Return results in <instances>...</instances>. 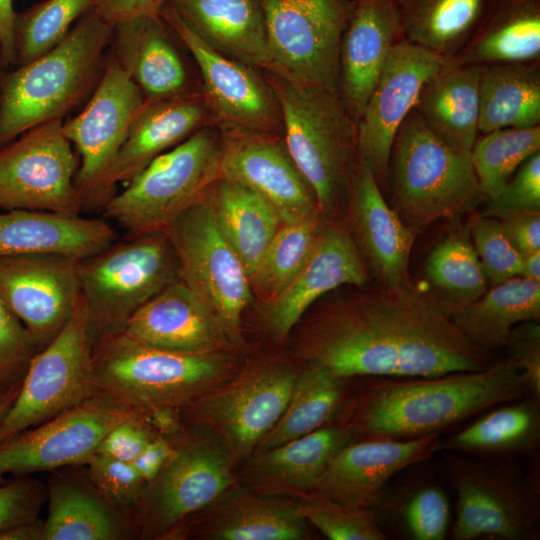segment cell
Here are the masks:
<instances>
[{"instance_id":"6da1fadb","label":"cell","mask_w":540,"mask_h":540,"mask_svg":"<svg viewBox=\"0 0 540 540\" xmlns=\"http://www.w3.org/2000/svg\"><path fill=\"white\" fill-rule=\"evenodd\" d=\"M295 351L302 363L344 379L478 371L496 359L459 331L434 294L413 283L329 302L300 328Z\"/></svg>"},{"instance_id":"7a4b0ae2","label":"cell","mask_w":540,"mask_h":540,"mask_svg":"<svg viewBox=\"0 0 540 540\" xmlns=\"http://www.w3.org/2000/svg\"><path fill=\"white\" fill-rule=\"evenodd\" d=\"M369 378L374 379L347 408L341 423L362 438L410 439L441 432L530 395L521 371L508 357L495 359L478 371Z\"/></svg>"},{"instance_id":"3957f363","label":"cell","mask_w":540,"mask_h":540,"mask_svg":"<svg viewBox=\"0 0 540 540\" xmlns=\"http://www.w3.org/2000/svg\"><path fill=\"white\" fill-rule=\"evenodd\" d=\"M113 27L90 9L52 49L0 81V148L64 115L97 84Z\"/></svg>"},{"instance_id":"277c9868","label":"cell","mask_w":540,"mask_h":540,"mask_svg":"<svg viewBox=\"0 0 540 540\" xmlns=\"http://www.w3.org/2000/svg\"><path fill=\"white\" fill-rule=\"evenodd\" d=\"M280 105L283 137L325 220L346 209L357 157V123L340 95L265 71Z\"/></svg>"},{"instance_id":"5b68a950","label":"cell","mask_w":540,"mask_h":540,"mask_svg":"<svg viewBox=\"0 0 540 540\" xmlns=\"http://www.w3.org/2000/svg\"><path fill=\"white\" fill-rule=\"evenodd\" d=\"M92 369L98 389L149 413L181 409L230 378L240 367L233 352L171 351L122 332L92 346Z\"/></svg>"},{"instance_id":"8992f818","label":"cell","mask_w":540,"mask_h":540,"mask_svg":"<svg viewBox=\"0 0 540 540\" xmlns=\"http://www.w3.org/2000/svg\"><path fill=\"white\" fill-rule=\"evenodd\" d=\"M388 188L394 210L416 231L486 201L470 151L454 149L434 136L415 108L394 138Z\"/></svg>"},{"instance_id":"52a82bcc","label":"cell","mask_w":540,"mask_h":540,"mask_svg":"<svg viewBox=\"0 0 540 540\" xmlns=\"http://www.w3.org/2000/svg\"><path fill=\"white\" fill-rule=\"evenodd\" d=\"M79 280L91 347L124 332L132 315L167 285L181 280L166 232L125 236L80 259Z\"/></svg>"},{"instance_id":"ba28073f","label":"cell","mask_w":540,"mask_h":540,"mask_svg":"<svg viewBox=\"0 0 540 540\" xmlns=\"http://www.w3.org/2000/svg\"><path fill=\"white\" fill-rule=\"evenodd\" d=\"M221 138L216 126L204 127L154 158L101 209L125 236L165 232L197 203L220 177Z\"/></svg>"},{"instance_id":"9c48e42d","label":"cell","mask_w":540,"mask_h":540,"mask_svg":"<svg viewBox=\"0 0 540 540\" xmlns=\"http://www.w3.org/2000/svg\"><path fill=\"white\" fill-rule=\"evenodd\" d=\"M299 370L283 358L255 361L179 409L181 425L212 434L236 467L279 420Z\"/></svg>"},{"instance_id":"30bf717a","label":"cell","mask_w":540,"mask_h":540,"mask_svg":"<svg viewBox=\"0 0 540 540\" xmlns=\"http://www.w3.org/2000/svg\"><path fill=\"white\" fill-rule=\"evenodd\" d=\"M171 439L172 455L145 484L131 512L137 537L141 539H166L184 519L237 483L235 467L212 434L183 427Z\"/></svg>"},{"instance_id":"8fae6325","label":"cell","mask_w":540,"mask_h":540,"mask_svg":"<svg viewBox=\"0 0 540 540\" xmlns=\"http://www.w3.org/2000/svg\"><path fill=\"white\" fill-rule=\"evenodd\" d=\"M443 464L456 493L454 540H525L540 519L539 487L510 464L446 451Z\"/></svg>"},{"instance_id":"7c38bea8","label":"cell","mask_w":540,"mask_h":540,"mask_svg":"<svg viewBox=\"0 0 540 540\" xmlns=\"http://www.w3.org/2000/svg\"><path fill=\"white\" fill-rule=\"evenodd\" d=\"M274 72L340 95L339 51L354 0H259Z\"/></svg>"},{"instance_id":"4fadbf2b","label":"cell","mask_w":540,"mask_h":540,"mask_svg":"<svg viewBox=\"0 0 540 540\" xmlns=\"http://www.w3.org/2000/svg\"><path fill=\"white\" fill-rule=\"evenodd\" d=\"M180 265L181 281L213 314L238 352L245 345L244 310L253 299L250 277L198 201L165 231Z\"/></svg>"},{"instance_id":"5bb4252c","label":"cell","mask_w":540,"mask_h":540,"mask_svg":"<svg viewBox=\"0 0 540 540\" xmlns=\"http://www.w3.org/2000/svg\"><path fill=\"white\" fill-rule=\"evenodd\" d=\"M82 296L62 331L30 362L0 424V443L78 405L98 391Z\"/></svg>"},{"instance_id":"9a60e30c","label":"cell","mask_w":540,"mask_h":540,"mask_svg":"<svg viewBox=\"0 0 540 540\" xmlns=\"http://www.w3.org/2000/svg\"><path fill=\"white\" fill-rule=\"evenodd\" d=\"M144 413L99 389L78 405L0 443V483L85 464L103 438L126 419Z\"/></svg>"},{"instance_id":"2e32d148","label":"cell","mask_w":540,"mask_h":540,"mask_svg":"<svg viewBox=\"0 0 540 540\" xmlns=\"http://www.w3.org/2000/svg\"><path fill=\"white\" fill-rule=\"evenodd\" d=\"M77 169L63 118L30 128L0 148V208L80 215Z\"/></svg>"},{"instance_id":"e0dca14e","label":"cell","mask_w":540,"mask_h":540,"mask_svg":"<svg viewBox=\"0 0 540 540\" xmlns=\"http://www.w3.org/2000/svg\"><path fill=\"white\" fill-rule=\"evenodd\" d=\"M160 16L184 44L201 75V94L214 125L282 135L279 101L256 68L212 48L194 33L168 2Z\"/></svg>"},{"instance_id":"ac0fdd59","label":"cell","mask_w":540,"mask_h":540,"mask_svg":"<svg viewBox=\"0 0 540 540\" xmlns=\"http://www.w3.org/2000/svg\"><path fill=\"white\" fill-rule=\"evenodd\" d=\"M145 104L139 87L113 57L85 108L63 123L65 136L81 156L75 185L83 211H94L99 184Z\"/></svg>"},{"instance_id":"d6986e66","label":"cell","mask_w":540,"mask_h":540,"mask_svg":"<svg viewBox=\"0 0 540 540\" xmlns=\"http://www.w3.org/2000/svg\"><path fill=\"white\" fill-rule=\"evenodd\" d=\"M445 60L404 39L391 49L357 121V154L371 169L380 189H388L389 160L394 138L415 108L425 83Z\"/></svg>"},{"instance_id":"ffe728a7","label":"cell","mask_w":540,"mask_h":540,"mask_svg":"<svg viewBox=\"0 0 540 540\" xmlns=\"http://www.w3.org/2000/svg\"><path fill=\"white\" fill-rule=\"evenodd\" d=\"M80 259L56 252L0 258V297L38 351L65 327L81 297Z\"/></svg>"},{"instance_id":"44dd1931","label":"cell","mask_w":540,"mask_h":540,"mask_svg":"<svg viewBox=\"0 0 540 540\" xmlns=\"http://www.w3.org/2000/svg\"><path fill=\"white\" fill-rule=\"evenodd\" d=\"M217 128L221 138L220 177L256 192L277 211L283 224L320 211L282 135L231 126Z\"/></svg>"},{"instance_id":"7402d4cb","label":"cell","mask_w":540,"mask_h":540,"mask_svg":"<svg viewBox=\"0 0 540 540\" xmlns=\"http://www.w3.org/2000/svg\"><path fill=\"white\" fill-rule=\"evenodd\" d=\"M441 432L417 438L365 437L342 446L313 489L343 504L375 509L392 477L440 451Z\"/></svg>"},{"instance_id":"603a6c76","label":"cell","mask_w":540,"mask_h":540,"mask_svg":"<svg viewBox=\"0 0 540 540\" xmlns=\"http://www.w3.org/2000/svg\"><path fill=\"white\" fill-rule=\"evenodd\" d=\"M346 211L350 234L378 285L400 288L411 284L409 264L417 231L387 204L371 169L358 154Z\"/></svg>"},{"instance_id":"cb8c5ba5","label":"cell","mask_w":540,"mask_h":540,"mask_svg":"<svg viewBox=\"0 0 540 540\" xmlns=\"http://www.w3.org/2000/svg\"><path fill=\"white\" fill-rule=\"evenodd\" d=\"M309 524L295 500L237 483L179 523L166 539L303 540Z\"/></svg>"},{"instance_id":"d4e9b609","label":"cell","mask_w":540,"mask_h":540,"mask_svg":"<svg viewBox=\"0 0 540 540\" xmlns=\"http://www.w3.org/2000/svg\"><path fill=\"white\" fill-rule=\"evenodd\" d=\"M369 274L349 229L337 221L324 220L302 270L279 296L266 303V323L283 339L316 300L343 285L363 286L369 282Z\"/></svg>"},{"instance_id":"484cf974","label":"cell","mask_w":540,"mask_h":540,"mask_svg":"<svg viewBox=\"0 0 540 540\" xmlns=\"http://www.w3.org/2000/svg\"><path fill=\"white\" fill-rule=\"evenodd\" d=\"M208 126L215 125L199 91L146 103L99 184L94 211H101L119 182L129 181L154 158Z\"/></svg>"},{"instance_id":"4316f807","label":"cell","mask_w":540,"mask_h":540,"mask_svg":"<svg viewBox=\"0 0 540 540\" xmlns=\"http://www.w3.org/2000/svg\"><path fill=\"white\" fill-rule=\"evenodd\" d=\"M402 39L395 0H354L340 43L339 87L356 123L391 49Z\"/></svg>"},{"instance_id":"83f0119b","label":"cell","mask_w":540,"mask_h":540,"mask_svg":"<svg viewBox=\"0 0 540 540\" xmlns=\"http://www.w3.org/2000/svg\"><path fill=\"white\" fill-rule=\"evenodd\" d=\"M124 333L171 351L237 352L210 310L181 280L144 303L129 319Z\"/></svg>"},{"instance_id":"f1b7e54d","label":"cell","mask_w":540,"mask_h":540,"mask_svg":"<svg viewBox=\"0 0 540 540\" xmlns=\"http://www.w3.org/2000/svg\"><path fill=\"white\" fill-rule=\"evenodd\" d=\"M354 435L345 426L326 425L244 461L240 482L257 492L292 497L312 490L331 457Z\"/></svg>"},{"instance_id":"f546056e","label":"cell","mask_w":540,"mask_h":540,"mask_svg":"<svg viewBox=\"0 0 540 540\" xmlns=\"http://www.w3.org/2000/svg\"><path fill=\"white\" fill-rule=\"evenodd\" d=\"M171 33L160 15L139 16L113 28V57L139 87L146 103L194 91Z\"/></svg>"},{"instance_id":"4dcf8cb0","label":"cell","mask_w":540,"mask_h":540,"mask_svg":"<svg viewBox=\"0 0 540 540\" xmlns=\"http://www.w3.org/2000/svg\"><path fill=\"white\" fill-rule=\"evenodd\" d=\"M43 540H126L137 537L130 515L111 505L84 472L51 471Z\"/></svg>"},{"instance_id":"1f68e13d","label":"cell","mask_w":540,"mask_h":540,"mask_svg":"<svg viewBox=\"0 0 540 540\" xmlns=\"http://www.w3.org/2000/svg\"><path fill=\"white\" fill-rule=\"evenodd\" d=\"M117 239L104 218L23 209L0 212V258L56 252L84 259Z\"/></svg>"},{"instance_id":"d6a6232c","label":"cell","mask_w":540,"mask_h":540,"mask_svg":"<svg viewBox=\"0 0 540 540\" xmlns=\"http://www.w3.org/2000/svg\"><path fill=\"white\" fill-rule=\"evenodd\" d=\"M184 23L215 50L274 72L259 0H169Z\"/></svg>"},{"instance_id":"836d02e7","label":"cell","mask_w":540,"mask_h":540,"mask_svg":"<svg viewBox=\"0 0 540 540\" xmlns=\"http://www.w3.org/2000/svg\"><path fill=\"white\" fill-rule=\"evenodd\" d=\"M540 62V0H489L469 41L446 66Z\"/></svg>"},{"instance_id":"e575fe53","label":"cell","mask_w":540,"mask_h":540,"mask_svg":"<svg viewBox=\"0 0 540 540\" xmlns=\"http://www.w3.org/2000/svg\"><path fill=\"white\" fill-rule=\"evenodd\" d=\"M459 331L474 345L495 354L518 324L540 320V282L521 276L488 288L478 299L440 301Z\"/></svg>"},{"instance_id":"d590c367","label":"cell","mask_w":540,"mask_h":540,"mask_svg":"<svg viewBox=\"0 0 540 540\" xmlns=\"http://www.w3.org/2000/svg\"><path fill=\"white\" fill-rule=\"evenodd\" d=\"M243 263L249 277L283 224L260 195L228 178H217L199 200Z\"/></svg>"},{"instance_id":"8d00e7d4","label":"cell","mask_w":540,"mask_h":540,"mask_svg":"<svg viewBox=\"0 0 540 540\" xmlns=\"http://www.w3.org/2000/svg\"><path fill=\"white\" fill-rule=\"evenodd\" d=\"M483 65L446 66L423 86L415 110L446 145L471 151L479 133V83Z\"/></svg>"},{"instance_id":"74e56055","label":"cell","mask_w":540,"mask_h":540,"mask_svg":"<svg viewBox=\"0 0 540 540\" xmlns=\"http://www.w3.org/2000/svg\"><path fill=\"white\" fill-rule=\"evenodd\" d=\"M539 125L540 62L483 65L479 83V133Z\"/></svg>"},{"instance_id":"f35d334b","label":"cell","mask_w":540,"mask_h":540,"mask_svg":"<svg viewBox=\"0 0 540 540\" xmlns=\"http://www.w3.org/2000/svg\"><path fill=\"white\" fill-rule=\"evenodd\" d=\"M402 38L444 60L454 56L478 28L489 0H395Z\"/></svg>"},{"instance_id":"ab89813d","label":"cell","mask_w":540,"mask_h":540,"mask_svg":"<svg viewBox=\"0 0 540 540\" xmlns=\"http://www.w3.org/2000/svg\"><path fill=\"white\" fill-rule=\"evenodd\" d=\"M348 381L320 366L303 363L284 412L254 454L328 425L345 403Z\"/></svg>"},{"instance_id":"60d3db41","label":"cell","mask_w":540,"mask_h":540,"mask_svg":"<svg viewBox=\"0 0 540 540\" xmlns=\"http://www.w3.org/2000/svg\"><path fill=\"white\" fill-rule=\"evenodd\" d=\"M539 427L536 400L503 404L489 409L471 425L442 440L440 451L470 455L520 452L536 445Z\"/></svg>"},{"instance_id":"b9f144b4","label":"cell","mask_w":540,"mask_h":540,"mask_svg":"<svg viewBox=\"0 0 540 540\" xmlns=\"http://www.w3.org/2000/svg\"><path fill=\"white\" fill-rule=\"evenodd\" d=\"M324 220L318 211L280 226L250 276L253 295L268 303L293 282L311 256Z\"/></svg>"},{"instance_id":"7bdbcfd3","label":"cell","mask_w":540,"mask_h":540,"mask_svg":"<svg viewBox=\"0 0 540 540\" xmlns=\"http://www.w3.org/2000/svg\"><path fill=\"white\" fill-rule=\"evenodd\" d=\"M424 274L442 302L473 301L489 288L468 227L453 230L433 247Z\"/></svg>"},{"instance_id":"ee69618b","label":"cell","mask_w":540,"mask_h":540,"mask_svg":"<svg viewBox=\"0 0 540 540\" xmlns=\"http://www.w3.org/2000/svg\"><path fill=\"white\" fill-rule=\"evenodd\" d=\"M475 141L470 154L483 195L495 198L518 167L540 151V125L532 128H502Z\"/></svg>"},{"instance_id":"f6af8a7d","label":"cell","mask_w":540,"mask_h":540,"mask_svg":"<svg viewBox=\"0 0 540 540\" xmlns=\"http://www.w3.org/2000/svg\"><path fill=\"white\" fill-rule=\"evenodd\" d=\"M94 0H45L15 18L16 64L21 66L56 46L93 7Z\"/></svg>"},{"instance_id":"bcb514c9","label":"cell","mask_w":540,"mask_h":540,"mask_svg":"<svg viewBox=\"0 0 540 540\" xmlns=\"http://www.w3.org/2000/svg\"><path fill=\"white\" fill-rule=\"evenodd\" d=\"M299 514L309 524L331 540H384L373 509L352 507L338 502L316 489L297 495Z\"/></svg>"},{"instance_id":"7dc6e473","label":"cell","mask_w":540,"mask_h":540,"mask_svg":"<svg viewBox=\"0 0 540 540\" xmlns=\"http://www.w3.org/2000/svg\"><path fill=\"white\" fill-rule=\"evenodd\" d=\"M467 227L488 285L520 275L523 255L506 237L500 220L479 214Z\"/></svg>"},{"instance_id":"c3c4849f","label":"cell","mask_w":540,"mask_h":540,"mask_svg":"<svg viewBox=\"0 0 540 540\" xmlns=\"http://www.w3.org/2000/svg\"><path fill=\"white\" fill-rule=\"evenodd\" d=\"M83 466L84 474L97 491L131 516L146 484L133 464L95 453Z\"/></svg>"},{"instance_id":"681fc988","label":"cell","mask_w":540,"mask_h":540,"mask_svg":"<svg viewBox=\"0 0 540 540\" xmlns=\"http://www.w3.org/2000/svg\"><path fill=\"white\" fill-rule=\"evenodd\" d=\"M481 215L503 220L510 216L540 211V151L527 158L502 191L487 199Z\"/></svg>"},{"instance_id":"f907efd6","label":"cell","mask_w":540,"mask_h":540,"mask_svg":"<svg viewBox=\"0 0 540 540\" xmlns=\"http://www.w3.org/2000/svg\"><path fill=\"white\" fill-rule=\"evenodd\" d=\"M403 520L416 540H442L450 521V504L445 492L436 485L419 488L406 501Z\"/></svg>"},{"instance_id":"816d5d0a","label":"cell","mask_w":540,"mask_h":540,"mask_svg":"<svg viewBox=\"0 0 540 540\" xmlns=\"http://www.w3.org/2000/svg\"><path fill=\"white\" fill-rule=\"evenodd\" d=\"M38 349L22 322L0 297V383L21 382Z\"/></svg>"},{"instance_id":"f5cc1de1","label":"cell","mask_w":540,"mask_h":540,"mask_svg":"<svg viewBox=\"0 0 540 540\" xmlns=\"http://www.w3.org/2000/svg\"><path fill=\"white\" fill-rule=\"evenodd\" d=\"M47 500L46 486L32 475L15 477L0 486V533L38 520Z\"/></svg>"},{"instance_id":"db71d44e","label":"cell","mask_w":540,"mask_h":540,"mask_svg":"<svg viewBox=\"0 0 540 540\" xmlns=\"http://www.w3.org/2000/svg\"><path fill=\"white\" fill-rule=\"evenodd\" d=\"M507 357L521 371L530 396L540 398V325L537 321L518 324L511 331L504 347Z\"/></svg>"},{"instance_id":"11a10c76","label":"cell","mask_w":540,"mask_h":540,"mask_svg":"<svg viewBox=\"0 0 540 540\" xmlns=\"http://www.w3.org/2000/svg\"><path fill=\"white\" fill-rule=\"evenodd\" d=\"M156 436L145 413H139L114 427L103 438L96 453L132 462Z\"/></svg>"},{"instance_id":"9f6ffc18","label":"cell","mask_w":540,"mask_h":540,"mask_svg":"<svg viewBox=\"0 0 540 540\" xmlns=\"http://www.w3.org/2000/svg\"><path fill=\"white\" fill-rule=\"evenodd\" d=\"M169 0H94L92 9L111 27L139 16H158Z\"/></svg>"},{"instance_id":"6f0895ef","label":"cell","mask_w":540,"mask_h":540,"mask_svg":"<svg viewBox=\"0 0 540 540\" xmlns=\"http://www.w3.org/2000/svg\"><path fill=\"white\" fill-rule=\"evenodd\" d=\"M500 222L506 237L522 255L540 250V211L516 214Z\"/></svg>"},{"instance_id":"680465c9","label":"cell","mask_w":540,"mask_h":540,"mask_svg":"<svg viewBox=\"0 0 540 540\" xmlns=\"http://www.w3.org/2000/svg\"><path fill=\"white\" fill-rule=\"evenodd\" d=\"M173 451V440L158 435L144 447L131 463L147 483L159 473Z\"/></svg>"},{"instance_id":"91938a15","label":"cell","mask_w":540,"mask_h":540,"mask_svg":"<svg viewBox=\"0 0 540 540\" xmlns=\"http://www.w3.org/2000/svg\"><path fill=\"white\" fill-rule=\"evenodd\" d=\"M13 0H0V66L16 64Z\"/></svg>"},{"instance_id":"94428289","label":"cell","mask_w":540,"mask_h":540,"mask_svg":"<svg viewBox=\"0 0 540 540\" xmlns=\"http://www.w3.org/2000/svg\"><path fill=\"white\" fill-rule=\"evenodd\" d=\"M0 540H43V521L23 523L0 533Z\"/></svg>"},{"instance_id":"6125c7cd","label":"cell","mask_w":540,"mask_h":540,"mask_svg":"<svg viewBox=\"0 0 540 540\" xmlns=\"http://www.w3.org/2000/svg\"><path fill=\"white\" fill-rule=\"evenodd\" d=\"M519 276L540 282V250L523 255Z\"/></svg>"},{"instance_id":"be15d7a7","label":"cell","mask_w":540,"mask_h":540,"mask_svg":"<svg viewBox=\"0 0 540 540\" xmlns=\"http://www.w3.org/2000/svg\"><path fill=\"white\" fill-rule=\"evenodd\" d=\"M21 382L15 383L9 387H7L1 394H0V424L5 418L6 414L10 410L11 406L13 405L19 390H20Z\"/></svg>"},{"instance_id":"e7e4bbea","label":"cell","mask_w":540,"mask_h":540,"mask_svg":"<svg viewBox=\"0 0 540 540\" xmlns=\"http://www.w3.org/2000/svg\"><path fill=\"white\" fill-rule=\"evenodd\" d=\"M6 388L0 383V394L5 390Z\"/></svg>"}]
</instances>
